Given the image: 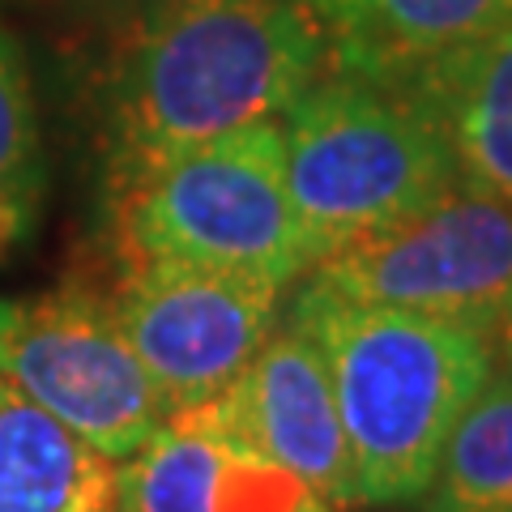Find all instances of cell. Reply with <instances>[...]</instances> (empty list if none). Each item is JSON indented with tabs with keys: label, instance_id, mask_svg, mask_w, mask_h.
I'll list each match as a JSON object with an SVG mask.
<instances>
[{
	"label": "cell",
	"instance_id": "obj_1",
	"mask_svg": "<svg viewBox=\"0 0 512 512\" xmlns=\"http://www.w3.org/2000/svg\"><path fill=\"white\" fill-rule=\"evenodd\" d=\"M325 64L295 0H154L107 77V192L201 141L282 120Z\"/></svg>",
	"mask_w": 512,
	"mask_h": 512
},
{
	"label": "cell",
	"instance_id": "obj_2",
	"mask_svg": "<svg viewBox=\"0 0 512 512\" xmlns=\"http://www.w3.org/2000/svg\"><path fill=\"white\" fill-rule=\"evenodd\" d=\"M316 338L355 470V504H419L444 440L495 376V333L419 312L355 303L325 282L286 299Z\"/></svg>",
	"mask_w": 512,
	"mask_h": 512
},
{
	"label": "cell",
	"instance_id": "obj_3",
	"mask_svg": "<svg viewBox=\"0 0 512 512\" xmlns=\"http://www.w3.org/2000/svg\"><path fill=\"white\" fill-rule=\"evenodd\" d=\"M282 154L316 265L457 184L453 154L419 94L397 77L333 64L286 107Z\"/></svg>",
	"mask_w": 512,
	"mask_h": 512
},
{
	"label": "cell",
	"instance_id": "obj_4",
	"mask_svg": "<svg viewBox=\"0 0 512 512\" xmlns=\"http://www.w3.org/2000/svg\"><path fill=\"white\" fill-rule=\"evenodd\" d=\"M128 261H184L295 286L312 248L286 188L282 120L201 141L111 192Z\"/></svg>",
	"mask_w": 512,
	"mask_h": 512
},
{
	"label": "cell",
	"instance_id": "obj_5",
	"mask_svg": "<svg viewBox=\"0 0 512 512\" xmlns=\"http://www.w3.org/2000/svg\"><path fill=\"white\" fill-rule=\"evenodd\" d=\"M0 376L116 461L133 457L171 414L111 299L90 286L0 303Z\"/></svg>",
	"mask_w": 512,
	"mask_h": 512
},
{
	"label": "cell",
	"instance_id": "obj_6",
	"mask_svg": "<svg viewBox=\"0 0 512 512\" xmlns=\"http://www.w3.org/2000/svg\"><path fill=\"white\" fill-rule=\"evenodd\" d=\"M355 303L495 333L512 316V201L448 184L436 201L312 269Z\"/></svg>",
	"mask_w": 512,
	"mask_h": 512
},
{
	"label": "cell",
	"instance_id": "obj_7",
	"mask_svg": "<svg viewBox=\"0 0 512 512\" xmlns=\"http://www.w3.org/2000/svg\"><path fill=\"white\" fill-rule=\"evenodd\" d=\"M286 299V282L184 261H128L111 308L175 414L210 402L244 372L278 329Z\"/></svg>",
	"mask_w": 512,
	"mask_h": 512
},
{
	"label": "cell",
	"instance_id": "obj_8",
	"mask_svg": "<svg viewBox=\"0 0 512 512\" xmlns=\"http://www.w3.org/2000/svg\"><path fill=\"white\" fill-rule=\"evenodd\" d=\"M205 406L231 436L308 478L329 504H338L342 512L355 508L350 444L325 359L316 338L291 312H282L278 329L256 350V359Z\"/></svg>",
	"mask_w": 512,
	"mask_h": 512
},
{
	"label": "cell",
	"instance_id": "obj_9",
	"mask_svg": "<svg viewBox=\"0 0 512 512\" xmlns=\"http://www.w3.org/2000/svg\"><path fill=\"white\" fill-rule=\"evenodd\" d=\"M120 512H342L308 478L222 427L210 406L167 423L120 461Z\"/></svg>",
	"mask_w": 512,
	"mask_h": 512
},
{
	"label": "cell",
	"instance_id": "obj_10",
	"mask_svg": "<svg viewBox=\"0 0 512 512\" xmlns=\"http://www.w3.org/2000/svg\"><path fill=\"white\" fill-rule=\"evenodd\" d=\"M397 82L431 111L457 180L512 201V22Z\"/></svg>",
	"mask_w": 512,
	"mask_h": 512
},
{
	"label": "cell",
	"instance_id": "obj_11",
	"mask_svg": "<svg viewBox=\"0 0 512 512\" xmlns=\"http://www.w3.org/2000/svg\"><path fill=\"white\" fill-rule=\"evenodd\" d=\"M333 69L406 77L512 22V0H295Z\"/></svg>",
	"mask_w": 512,
	"mask_h": 512
},
{
	"label": "cell",
	"instance_id": "obj_12",
	"mask_svg": "<svg viewBox=\"0 0 512 512\" xmlns=\"http://www.w3.org/2000/svg\"><path fill=\"white\" fill-rule=\"evenodd\" d=\"M0 512H120V461L0 376Z\"/></svg>",
	"mask_w": 512,
	"mask_h": 512
},
{
	"label": "cell",
	"instance_id": "obj_13",
	"mask_svg": "<svg viewBox=\"0 0 512 512\" xmlns=\"http://www.w3.org/2000/svg\"><path fill=\"white\" fill-rule=\"evenodd\" d=\"M427 512H512V372H495L444 440Z\"/></svg>",
	"mask_w": 512,
	"mask_h": 512
},
{
	"label": "cell",
	"instance_id": "obj_14",
	"mask_svg": "<svg viewBox=\"0 0 512 512\" xmlns=\"http://www.w3.org/2000/svg\"><path fill=\"white\" fill-rule=\"evenodd\" d=\"M47 192V158L39 133L35 86L22 47L0 30V256L35 227Z\"/></svg>",
	"mask_w": 512,
	"mask_h": 512
},
{
	"label": "cell",
	"instance_id": "obj_15",
	"mask_svg": "<svg viewBox=\"0 0 512 512\" xmlns=\"http://www.w3.org/2000/svg\"><path fill=\"white\" fill-rule=\"evenodd\" d=\"M39 5H56V9L86 13V18H107V22H137L154 0H39Z\"/></svg>",
	"mask_w": 512,
	"mask_h": 512
},
{
	"label": "cell",
	"instance_id": "obj_16",
	"mask_svg": "<svg viewBox=\"0 0 512 512\" xmlns=\"http://www.w3.org/2000/svg\"><path fill=\"white\" fill-rule=\"evenodd\" d=\"M495 363H500L504 372H512V316L495 329Z\"/></svg>",
	"mask_w": 512,
	"mask_h": 512
}]
</instances>
